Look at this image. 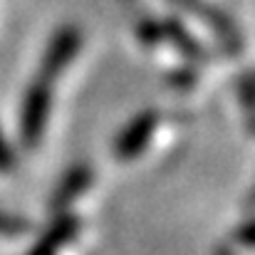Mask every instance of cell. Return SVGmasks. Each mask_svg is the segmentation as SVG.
I'll use <instances>...</instances> for the list:
<instances>
[{
    "mask_svg": "<svg viewBox=\"0 0 255 255\" xmlns=\"http://www.w3.org/2000/svg\"><path fill=\"white\" fill-rule=\"evenodd\" d=\"M171 5L181 7L183 12L188 15H196L221 42V47L228 52V55H241L243 52V35L236 25V20L223 10L218 7L216 2L211 0H169Z\"/></svg>",
    "mask_w": 255,
    "mask_h": 255,
    "instance_id": "obj_1",
    "label": "cell"
},
{
    "mask_svg": "<svg viewBox=\"0 0 255 255\" xmlns=\"http://www.w3.org/2000/svg\"><path fill=\"white\" fill-rule=\"evenodd\" d=\"M80 47H82V32H80V27L77 25H62L52 35V40H50V45H47V50L42 55L40 77L55 82L70 67V62L77 57Z\"/></svg>",
    "mask_w": 255,
    "mask_h": 255,
    "instance_id": "obj_2",
    "label": "cell"
},
{
    "mask_svg": "<svg viewBox=\"0 0 255 255\" xmlns=\"http://www.w3.org/2000/svg\"><path fill=\"white\" fill-rule=\"evenodd\" d=\"M50 89H52V80H45V77L37 75V80L32 82L27 97H25L22 129H25L27 144H37V139L45 129L47 112H50Z\"/></svg>",
    "mask_w": 255,
    "mask_h": 255,
    "instance_id": "obj_3",
    "label": "cell"
},
{
    "mask_svg": "<svg viewBox=\"0 0 255 255\" xmlns=\"http://www.w3.org/2000/svg\"><path fill=\"white\" fill-rule=\"evenodd\" d=\"M156 122H159L156 112H144L136 119H131V124L117 139V156L119 159H131V156L141 154L146 141H149V136L156 129Z\"/></svg>",
    "mask_w": 255,
    "mask_h": 255,
    "instance_id": "obj_4",
    "label": "cell"
},
{
    "mask_svg": "<svg viewBox=\"0 0 255 255\" xmlns=\"http://www.w3.org/2000/svg\"><path fill=\"white\" fill-rule=\"evenodd\" d=\"M159 27H161V42L169 40L171 45L188 60H203L206 50L201 47V42L193 37V32L176 17H159Z\"/></svg>",
    "mask_w": 255,
    "mask_h": 255,
    "instance_id": "obj_5",
    "label": "cell"
},
{
    "mask_svg": "<svg viewBox=\"0 0 255 255\" xmlns=\"http://www.w3.org/2000/svg\"><path fill=\"white\" fill-rule=\"evenodd\" d=\"M87 183H89V169H87V166H77V169H72L70 173H67V178L62 181V186H60L57 196H55V206H65V203H70L77 193H82V191H85Z\"/></svg>",
    "mask_w": 255,
    "mask_h": 255,
    "instance_id": "obj_6",
    "label": "cell"
},
{
    "mask_svg": "<svg viewBox=\"0 0 255 255\" xmlns=\"http://www.w3.org/2000/svg\"><path fill=\"white\" fill-rule=\"evenodd\" d=\"M75 231H77V223H75V221H70V218L60 221V223L50 231V236L42 241V246H40L32 255H57V251L62 248V243L70 241Z\"/></svg>",
    "mask_w": 255,
    "mask_h": 255,
    "instance_id": "obj_7",
    "label": "cell"
},
{
    "mask_svg": "<svg viewBox=\"0 0 255 255\" xmlns=\"http://www.w3.org/2000/svg\"><path fill=\"white\" fill-rule=\"evenodd\" d=\"M238 92H241V99L248 109H253V117H255V72L246 75L238 85Z\"/></svg>",
    "mask_w": 255,
    "mask_h": 255,
    "instance_id": "obj_8",
    "label": "cell"
},
{
    "mask_svg": "<svg viewBox=\"0 0 255 255\" xmlns=\"http://www.w3.org/2000/svg\"><path fill=\"white\" fill-rule=\"evenodd\" d=\"M238 243H243V246H255V221L241 228V233H238Z\"/></svg>",
    "mask_w": 255,
    "mask_h": 255,
    "instance_id": "obj_9",
    "label": "cell"
}]
</instances>
